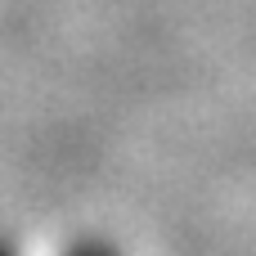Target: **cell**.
<instances>
[{
    "instance_id": "1",
    "label": "cell",
    "mask_w": 256,
    "mask_h": 256,
    "mask_svg": "<svg viewBox=\"0 0 256 256\" xmlns=\"http://www.w3.org/2000/svg\"><path fill=\"white\" fill-rule=\"evenodd\" d=\"M68 256H122L108 238H81V243H72V252Z\"/></svg>"
},
{
    "instance_id": "2",
    "label": "cell",
    "mask_w": 256,
    "mask_h": 256,
    "mask_svg": "<svg viewBox=\"0 0 256 256\" xmlns=\"http://www.w3.org/2000/svg\"><path fill=\"white\" fill-rule=\"evenodd\" d=\"M0 256H18V252H14V243H9V238H0Z\"/></svg>"
}]
</instances>
